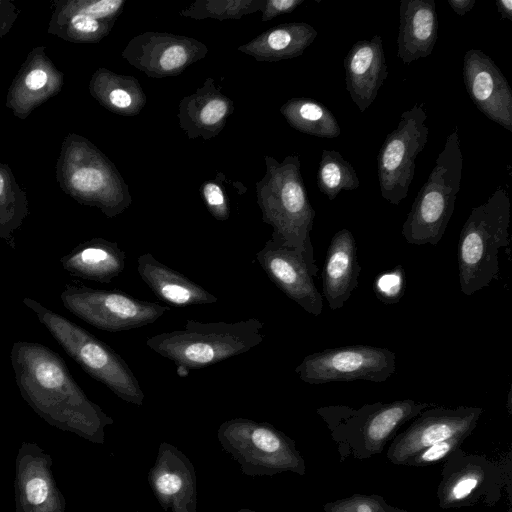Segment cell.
Wrapping results in <instances>:
<instances>
[{"label":"cell","instance_id":"obj_15","mask_svg":"<svg viewBox=\"0 0 512 512\" xmlns=\"http://www.w3.org/2000/svg\"><path fill=\"white\" fill-rule=\"evenodd\" d=\"M52 458L38 444L23 442L15 461L16 512H66L52 471Z\"/></svg>","mask_w":512,"mask_h":512},{"label":"cell","instance_id":"obj_11","mask_svg":"<svg viewBox=\"0 0 512 512\" xmlns=\"http://www.w3.org/2000/svg\"><path fill=\"white\" fill-rule=\"evenodd\" d=\"M55 168L57 183L65 194L79 203L100 207L108 216L115 213L109 173L83 137L70 133L64 138Z\"/></svg>","mask_w":512,"mask_h":512},{"label":"cell","instance_id":"obj_1","mask_svg":"<svg viewBox=\"0 0 512 512\" xmlns=\"http://www.w3.org/2000/svg\"><path fill=\"white\" fill-rule=\"evenodd\" d=\"M21 397L49 425L95 444L105 442V428L114 420L91 401L51 348L16 341L10 352Z\"/></svg>","mask_w":512,"mask_h":512},{"label":"cell","instance_id":"obj_12","mask_svg":"<svg viewBox=\"0 0 512 512\" xmlns=\"http://www.w3.org/2000/svg\"><path fill=\"white\" fill-rule=\"evenodd\" d=\"M482 412L480 407L427 408L393 439L387 457L393 464L406 465L417 452L434 443L454 437L467 438L475 429Z\"/></svg>","mask_w":512,"mask_h":512},{"label":"cell","instance_id":"obj_2","mask_svg":"<svg viewBox=\"0 0 512 512\" xmlns=\"http://www.w3.org/2000/svg\"><path fill=\"white\" fill-rule=\"evenodd\" d=\"M264 324L257 318L227 323L187 320L184 328L149 337L153 351L175 363L179 375L240 355L264 339Z\"/></svg>","mask_w":512,"mask_h":512},{"label":"cell","instance_id":"obj_25","mask_svg":"<svg viewBox=\"0 0 512 512\" xmlns=\"http://www.w3.org/2000/svg\"><path fill=\"white\" fill-rule=\"evenodd\" d=\"M29 214L26 192L6 163L0 162V238L15 249L14 232Z\"/></svg>","mask_w":512,"mask_h":512},{"label":"cell","instance_id":"obj_27","mask_svg":"<svg viewBox=\"0 0 512 512\" xmlns=\"http://www.w3.org/2000/svg\"><path fill=\"white\" fill-rule=\"evenodd\" d=\"M290 112L294 115L298 129L313 136L336 138L341 133L337 118L322 103L309 99L298 100Z\"/></svg>","mask_w":512,"mask_h":512},{"label":"cell","instance_id":"obj_33","mask_svg":"<svg viewBox=\"0 0 512 512\" xmlns=\"http://www.w3.org/2000/svg\"><path fill=\"white\" fill-rule=\"evenodd\" d=\"M227 112V105L218 99L210 101L200 114L204 124L212 125L220 121Z\"/></svg>","mask_w":512,"mask_h":512},{"label":"cell","instance_id":"obj_23","mask_svg":"<svg viewBox=\"0 0 512 512\" xmlns=\"http://www.w3.org/2000/svg\"><path fill=\"white\" fill-rule=\"evenodd\" d=\"M137 271L151 291L162 301L178 307L211 304L217 297L182 273L158 261L151 253L137 259Z\"/></svg>","mask_w":512,"mask_h":512},{"label":"cell","instance_id":"obj_7","mask_svg":"<svg viewBox=\"0 0 512 512\" xmlns=\"http://www.w3.org/2000/svg\"><path fill=\"white\" fill-rule=\"evenodd\" d=\"M224 451L247 476H272L283 472L306 473L304 459L294 440L267 422L234 418L217 431Z\"/></svg>","mask_w":512,"mask_h":512},{"label":"cell","instance_id":"obj_8","mask_svg":"<svg viewBox=\"0 0 512 512\" xmlns=\"http://www.w3.org/2000/svg\"><path fill=\"white\" fill-rule=\"evenodd\" d=\"M425 104H414L404 111L397 127L387 134L377 156L381 196L399 205L409 193L415 176L416 159L428 142Z\"/></svg>","mask_w":512,"mask_h":512},{"label":"cell","instance_id":"obj_14","mask_svg":"<svg viewBox=\"0 0 512 512\" xmlns=\"http://www.w3.org/2000/svg\"><path fill=\"white\" fill-rule=\"evenodd\" d=\"M256 260L268 278L291 300L309 314L319 316L323 310L322 295L313 277L318 275L315 260L296 249L268 240L256 253Z\"/></svg>","mask_w":512,"mask_h":512},{"label":"cell","instance_id":"obj_35","mask_svg":"<svg viewBox=\"0 0 512 512\" xmlns=\"http://www.w3.org/2000/svg\"><path fill=\"white\" fill-rule=\"evenodd\" d=\"M109 102L118 108H125L131 104L130 95L123 89L115 88L107 94Z\"/></svg>","mask_w":512,"mask_h":512},{"label":"cell","instance_id":"obj_13","mask_svg":"<svg viewBox=\"0 0 512 512\" xmlns=\"http://www.w3.org/2000/svg\"><path fill=\"white\" fill-rule=\"evenodd\" d=\"M501 480L495 463L458 448L446 459L437 491L439 505L444 509L470 506L488 496L497 501Z\"/></svg>","mask_w":512,"mask_h":512},{"label":"cell","instance_id":"obj_17","mask_svg":"<svg viewBox=\"0 0 512 512\" xmlns=\"http://www.w3.org/2000/svg\"><path fill=\"white\" fill-rule=\"evenodd\" d=\"M148 483L166 512H197L196 472L190 459L177 447L161 442Z\"/></svg>","mask_w":512,"mask_h":512},{"label":"cell","instance_id":"obj_31","mask_svg":"<svg viewBox=\"0 0 512 512\" xmlns=\"http://www.w3.org/2000/svg\"><path fill=\"white\" fill-rule=\"evenodd\" d=\"M18 15L19 10L13 2L0 0V39L10 31Z\"/></svg>","mask_w":512,"mask_h":512},{"label":"cell","instance_id":"obj_36","mask_svg":"<svg viewBox=\"0 0 512 512\" xmlns=\"http://www.w3.org/2000/svg\"><path fill=\"white\" fill-rule=\"evenodd\" d=\"M475 0H448V4L458 16H464L475 6Z\"/></svg>","mask_w":512,"mask_h":512},{"label":"cell","instance_id":"obj_24","mask_svg":"<svg viewBox=\"0 0 512 512\" xmlns=\"http://www.w3.org/2000/svg\"><path fill=\"white\" fill-rule=\"evenodd\" d=\"M60 263L75 277L108 284L125 269L126 254L117 243L92 238L61 257Z\"/></svg>","mask_w":512,"mask_h":512},{"label":"cell","instance_id":"obj_40","mask_svg":"<svg viewBox=\"0 0 512 512\" xmlns=\"http://www.w3.org/2000/svg\"><path fill=\"white\" fill-rule=\"evenodd\" d=\"M136 512H140V511H136Z\"/></svg>","mask_w":512,"mask_h":512},{"label":"cell","instance_id":"obj_20","mask_svg":"<svg viewBox=\"0 0 512 512\" xmlns=\"http://www.w3.org/2000/svg\"><path fill=\"white\" fill-rule=\"evenodd\" d=\"M121 0H58L47 32L62 40L82 43L101 36L104 20L113 16L122 5Z\"/></svg>","mask_w":512,"mask_h":512},{"label":"cell","instance_id":"obj_34","mask_svg":"<svg viewBox=\"0 0 512 512\" xmlns=\"http://www.w3.org/2000/svg\"><path fill=\"white\" fill-rule=\"evenodd\" d=\"M204 196L208 205L218 211H220V217L222 214V206L224 204V196L221 189L215 184H208L204 188Z\"/></svg>","mask_w":512,"mask_h":512},{"label":"cell","instance_id":"obj_26","mask_svg":"<svg viewBox=\"0 0 512 512\" xmlns=\"http://www.w3.org/2000/svg\"><path fill=\"white\" fill-rule=\"evenodd\" d=\"M320 191L329 200H334L340 192L355 190L360 180L354 167L336 150L323 149L317 173Z\"/></svg>","mask_w":512,"mask_h":512},{"label":"cell","instance_id":"obj_18","mask_svg":"<svg viewBox=\"0 0 512 512\" xmlns=\"http://www.w3.org/2000/svg\"><path fill=\"white\" fill-rule=\"evenodd\" d=\"M45 48L37 46L28 53L8 88L5 105L20 120L27 119L64 86V73L55 66Z\"/></svg>","mask_w":512,"mask_h":512},{"label":"cell","instance_id":"obj_38","mask_svg":"<svg viewBox=\"0 0 512 512\" xmlns=\"http://www.w3.org/2000/svg\"><path fill=\"white\" fill-rule=\"evenodd\" d=\"M496 5L501 18L512 21V0H499Z\"/></svg>","mask_w":512,"mask_h":512},{"label":"cell","instance_id":"obj_16","mask_svg":"<svg viewBox=\"0 0 512 512\" xmlns=\"http://www.w3.org/2000/svg\"><path fill=\"white\" fill-rule=\"evenodd\" d=\"M462 75L477 109L512 132V90L492 58L482 50L469 49L463 57Z\"/></svg>","mask_w":512,"mask_h":512},{"label":"cell","instance_id":"obj_29","mask_svg":"<svg viewBox=\"0 0 512 512\" xmlns=\"http://www.w3.org/2000/svg\"><path fill=\"white\" fill-rule=\"evenodd\" d=\"M404 276V270L401 265L378 275L373 285L378 299L386 304L399 302L405 289Z\"/></svg>","mask_w":512,"mask_h":512},{"label":"cell","instance_id":"obj_19","mask_svg":"<svg viewBox=\"0 0 512 512\" xmlns=\"http://www.w3.org/2000/svg\"><path fill=\"white\" fill-rule=\"evenodd\" d=\"M346 89L360 112L375 101L388 77V67L380 35L359 40L344 59Z\"/></svg>","mask_w":512,"mask_h":512},{"label":"cell","instance_id":"obj_3","mask_svg":"<svg viewBox=\"0 0 512 512\" xmlns=\"http://www.w3.org/2000/svg\"><path fill=\"white\" fill-rule=\"evenodd\" d=\"M511 201L498 187L481 205L472 209L458 242L461 292L470 296L498 278L499 250L510 243Z\"/></svg>","mask_w":512,"mask_h":512},{"label":"cell","instance_id":"obj_30","mask_svg":"<svg viewBox=\"0 0 512 512\" xmlns=\"http://www.w3.org/2000/svg\"><path fill=\"white\" fill-rule=\"evenodd\" d=\"M465 439V437H454L434 443L417 452L406 465L423 467L436 464L447 459L454 451L460 448Z\"/></svg>","mask_w":512,"mask_h":512},{"label":"cell","instance_id":"obj_39","mask_svg":"<svg viewBox=\"0 0 512 512\" xmlns=\"http://www.w3.org/2000/svg\"><path fill=\"white\" fill-rule=\"evenodd\" d=\"M237 512H257V511H254V510H251V509H247V508H243V509L238 510Z\"/></svg>","mask_w":512,"mask_h":512},{"label":"cell","instance_id":"obj_28","mask_svg":"<svg viewBox=\"0 0 512 512\" xmlns=\"http://www.w3.org/2000/svg\"><path fill=\"white\" fill-rule=\"evenodd\" d=\"M325 512H408L388 504L379 495L355 494L347 498L328 502Z\"/></svg>","mask_w":512,"mask_h":512},{"label":"cell","instance_id":"obj_37","mask_svg":"<svg viewBox=\"0 0 512 512\" xmlns=\"http://www.w3.org/2000/svg\"><path fill=\"white\" fill-rule=\"evenodd\" d=\"M302 2L303 0H273L271 5L277 12H285L294 9Z\"/></svg>","mask_w":512,"mask_h":512},{"label":"cell","instance_id":"obj_21","mask_svg":"<svg viewBox=\"0 0 512 512\" xmlns=\"http://www.w3.org/2000/svg\"><path fill=\"white\" fill-rule=\"evenodd\" d=\"M360 271L355 238L343 228L330 241L321 275L323 296L331 310L342 308L349 300L359 284Z\"/></svg>","mask_w":512,"mask_h":512},{"label":"cell","instance_id":"obj_32","mask_svg":"<svg viewBox=\"0 0 512 512\" xmlns=\"http://www.w3.org/2000/svg\"><path fill=\"white\" fill-rule=\"evenodd\" d=\"M187 60V53L181 46L175 45L163 53L160 58L161 67L168 71L182 66Z\"/></svg>","mask_w":512,"mask_h":512},{"label":"cell","instance_id":"obj_4","mask_svg":"<svg viewBox=\"0 0 512 512\" xmlns=\"http://www.w3.org/2000/svg\"><path fill=\"white\" fill-rule=\"evenodd\" d=\"M23 303L88 375L104 384L123 401L137 406L143 404L145 395L136 376L109 345L35 299L25 297Z\"/></svg>","mask_w":512,"mask_h":512},{"label":"cell","instance_id":"obj_22","mask_svg":"<svg viewBox=\"0 0 512 512\" xmlns=\"http://www.w3.org/2000/svg\"><path fill=\"white\" fill-rule=\"evenodd\" d=\"M439 21L434 0H401L397 57L406 65L431 55Z\"/></svg>","mask_w":512,"mask_h":512},{"label":"cell","instance_id":"obj_6","mask_svg":"<svg viewBox=\"0 0 512 512\" xmlns=\"http://www.w3.org/2000/svg\"><path fill=\"white\" fill-rule=\"evenodd\" d=\"M435 406L412 399L365 404L359 409L344 405L326 406L317 413L327 423L340 448L359 459L380 454L395 432L423 410Z\"/></svg>","mask_w":512,"mask_h":512},{"label":"cell","instance_id":"obj_10","mask_svg":"<svg viewBox=\"0 0 512 512\" xmlns=\"http://www.w3.org/2000/svg\"><path fill=\"white\" fill-rule=\"evenodd\" d=\"M396 370L395 353L387 348L350 345L307 355L295 368L308 384L365 380L384 382Z\"/></svg>","mask_w":512,"mask_h":512},{"label":"cell","instance_id":"obj_5","mask_svg":"<svg viewBox=\"0 0 512 512\" xmlns=\"http://www.w3.org/2000/svg\"><path fill=\"white\" fill-rule=\"evenodd\" d=\"M463 154L457 126L445 141L427 181L420 188L401 234L414 245H437L442 239L461 186Z\"/></svg>","mask_w":512,"mask_h":512},{"label":"cell","instance_id":"obj_9","mask_svg":"<svg viewBox=\"0 0 512 512\" xmlns=\"http://www.w3.org/2000/svg\"><path fill=\"white\" fill-rule=\"evenodd\" d=\"M60 299L64 307L86 323L107 332H121L152 324L169 310L159 303L130 296L121 290L67 284Z\"/></svg>","mask_w":512,"mask_h":512}]
</instances>
